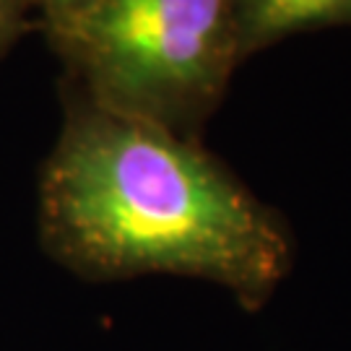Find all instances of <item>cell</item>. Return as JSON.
I'll return each mask as SVG.
<instances>
[{"label":"cell","mask_w":351,"mask_h":351,"mask_svg":"<svg viewBox=\"0 0 351 351\" xmlns=\"http://www.w3.org/2000/svg\"><path fill=\"white\" fill-rule=\"evenodd\" d=\"M47 39L63 84L185 138H201L242 63L237 0H94Z\"/></svg>","instance_id":"7a4b0ae2"},{"label":"cell","mask_w":351,"mask_h":351,"mask_svg":"<svg viewBox=\"0 0 351 351\" xmlns=\"http://www.w3.org/2000/svg\"><path fill=\"white\" fill-rule=\"evenodd\" d=\"M32 3L29 0H0V58L11 50L26 32L37 29L39 21L32 19Z\"/></svg>","instance_id":"277c9868"},{"label":"cell","mask_w":351,"mask_h":351,"mask_svg":"<svg viewBox=\"0 0 351 351\" xmlns=\"http://www.w3.org/2000/svg\"><path fill=\"white\" fill-rule=\"evenodd\" d=\"M29 3L39 13V26L47 34L52 29H60L78 19L94 0H29Z\"/></svg>","instance_id":"5b68a950"},{"label":"cell","mask_w":351,"mask_h":351,"mask_svg":"<svg viewBox=\"0 0 351 351\" xmlns=\"http://www.w3.org/2000/svg\"><path fill=\"white\" fill-rule=\"evenodd\" d=\"M328 26H351V0H237L242 63L281 39Z\"/></svg>","instance_id":"3957f363"},{"label":"cell","mask_w":351,"mask_h":351,"mask_svg":"<svg viewBox=\"0 0 351 351\" xmlns=\"http://www.w3.org/2000/svg\"><path fill=\"white\" fill-rule=\"evenodd\" d=\"M63 128L39 180V237L88 281L172 274L261 310L294 263L287 219L201 138L101 110L63 84Z\"/></svg>","instance_id":"6da1fadb"}]
</instances>
